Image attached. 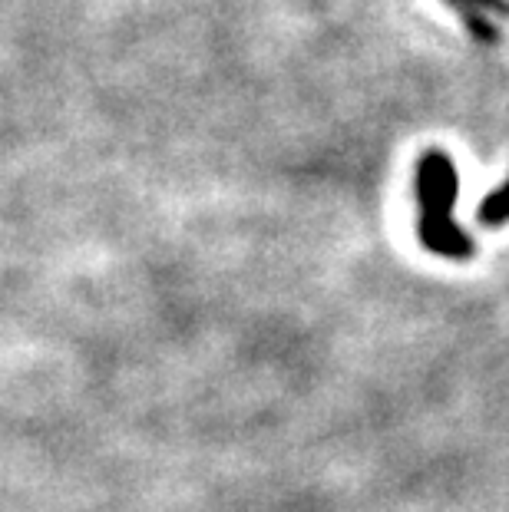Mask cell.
<instances>
[{"label": "cell", "instance_id": "obj_1", "mask_svg": "<svg viewBox=\"0 0 509 512\" xmlns=\"http://www.w3.org/2000/svg\"><path fill=\"white\" fill-rule=\"evenodd\" d=\"M460 195V176L453 159L443 149H430L417 162V235L420 245L433 255L467 261L473 255L470 235L453 219V205Z\"/></svg>", "mask_w": 509, "mask_h": 512}, {"label": "cell", "instance_id": "obj_2", "mask_svg": "<svg viewBox=\"0 0 509 512\" xmlns=\"http://www.w3.org/2000/svg\"><path fill=\"white\" fill-rule=\"evenodd\" d=\"M450 4H457L463 10V17H467V24L476 37L483 40H496V24L493 20H503L509 17V4L506 0H450Z\"/></svg>", "mask_w": 509, "mask_h": 512}, {"label": "cell", "instance_id": "obj_3", "mask_svg": "<svg viewBox=\"0 0 509 512\" xmlns=\"http://www.w3.org/2000/svg\"><path fill=\"white\" fill-rule=\"evenodd\" d=\"M480 222L486 228H496V225L509 222V182H503L500 189L486 195V202L480 205Z\"/></svg>", "mask_w": 509, "mask_h": 512}]
</instances>
